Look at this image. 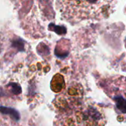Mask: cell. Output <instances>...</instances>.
I'll return each mask as SVG.
<instances>
[{
    "label": "cell",
    "mask_w": 126,
    "mask_h": 126,
    "mask_svg": "<svg viewBox=\"0 0 126 126\" xmlns=\"http://www.w3.org/2000/svg\"><path fill=\"white\" fill-rule=\"evenodd\" d=\"M8 86L10 87L11 92L13 94L16 95V94H19L21 93L22 90H21V87L20 85H18L16 83H10L8 85Z\"/></svg>",
    "instance_id": "8992f818"
},
{
    "label": "cell",
    "mask_w": 126,
    "mask_h": 126,
    "mask_svg": "<svg viewBox=\"0 0 126 126\" xmlns=\"http://www.w3.org/2000/svg\"><path fill=\"white\" fill-rule=\"evenodd\" d=\"M12 46L18 49L19 52L24 51V41L21 38H16L12 42Z\"/></svg>",
    "instance_id": "5b68a950"
},
{
    "label": "cell",
    "mask_w": 126,
    "mask_h": 126,
    "mask_svg": "<svg viewBox=\"0 0 126 126\" xmlns=\"http://www.w3.org/2000/svg\"><path fill=\"white\" fill-rule=\"evenodd\" d=\"M5 95H6L5 92L4 91V89L1 87H0V97H4Z\"/></svg>",
    "instance_id": "52a82bcc"
},
{
    "label": "cell",
    "mask_w": 126,
    "mask_h": 126,
    "mask_svg": "<svg viewBox=\"0 0 126 126\" xmlns=\"http://www.w3.org/2000/svg\"><path fill=\"white\" fill-rule=\"evenodd\" d=\"M65 126H105L106 117L103 109L92 103H81L64 117Z\"/></svg>",
    "instance_id": "7a4b0ae2"
},
{
    "label": "cell",
    "mask_w": 126,
    "mask_h": 126,
    "mask_svg": "<svg viewBox=\"0 0 126 126\" xmlns=\"http://www.w3.org/2000/svg\"><path fill=\"white\" fill-rule=\"evenodd\" d=\"M101 86L107 95L115 103L121 113H126V78L123 76L111 77L101 83Z\"/></svg>",
    "instance_id": "3957f363"
},
{
    "label": "cell",
    "mask_w": 126,
    "mask_h": 126,
    "mask_svg": "<svg viewBox=\"0 0 126 126\" xmlns=\"http://www.w3.org/2000/svg\"><path fill=\"white\" fill-rule=\"evenodd\" d=\"M0 113L3 114L10 115L15 121H18L20 120V114L17 110L13 108L7 106H0Z\"/></svg>",
    "instance_id": "277c9868"
},
{
    "label": "cell",
    "mask_w": 126,
    "mask_h": 126,
    "mask_svg": "<svg viewBox=\"0 0 126 126\" xmlns=\"http://www.w3.org/2000/svg\"><path fill=\"white\" fill-rule=\"evenodd\" d=\"M63 16L71 22L84 19H102L109 17L114 10L113 1H59Z\"/></svg>",
    "instance_id": "6da1fadb"
}]
</instances>
